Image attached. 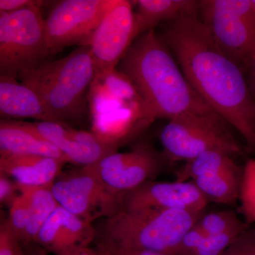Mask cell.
I'll return each mask as SVG.
<instances>
[{"mask_svg": "<svg viewBox=\"0 0 255 255\" xmlns=\"http://www.w3.org/2000/svg\"><path fill=\"white\" fill-rule=\"evenodd\" d=\"M199 11L165 23L157 34L193 90L255 149V97L241 67L220 49Z\"/></svg>", "mask_w": 255, "mask_h": 255, "instance_id": "cell-1", "label": "cell"}, {"mask_svg": "<svg viewBox=\"0 0 255 255\" xmlns=\"http://www.w3.org/2000/svg\"><path fill=\"white\" fill-rule=\"evenodd\" d=\"M155 29L137 37L117 69L131 80L155 118L213 110L189 85Z\"/></svg>", "mask_w": 255, "mask_h": 255, "instance_id": "cell-2", "label": "cell"}, {"mask_svg": "<svg viewBox=\"0 0 255 255\" xmlns=\"http://www.w3.org/2000/svg\"><path fill=\"white\" fill-rule=\"evenodd\" d=\"M88 109L90 131L117 150L140 136L156 119L131 80L117 68L96 75Z\"/></svg>", "mask_w": 255, "mask_h": 255, "instance_id": "cell-3", "label": "cell"}, {"mask_svg": "<svg viewBox=\"0 0 255 255\" xmlns=\"http://www.w3.org/2000/svg\"><path fill=\"white\" fill-rule=\"evenodd\" d=\"M96 75L91 50L82 46L60 59L23 70L17 79L39 96L58 121L66 122L80 120L89 111V92Z\"/></svg>", "mask_w": 255, "mask_h": 255, "instance_id": "cell-4", "label": "cell"}, {"mask_svg": "<svg viewBox=\"0 0 255 255\" xmlns=\"http://www.w3.org/2000/svg\"><path fill=\"white\" fill-rule=\"evenodd\" d=\"M204 212L180 210H122L95 226L97 243L176 255L181 240Z\"/></svg>", "mask_w": 255, "mask_h": 255, "instance_id": "cell-5", "label": "cell"}, {"mask_svg": "<svg viewBox=\"0 0 255 255\" xmlns=\"http://www.w3.org/2000/svg\"><path fill=\"white\" fill-rule=\"evenodd\" d=\"M159 140L170 164L187 162L206 151L231 156L243 152L232 127L214 110L188 112L174 117L161 130Z\"/></svg>", "mask_w": 255, "mask_h": 255, "instance_id": "cell-6", "label": "cell"}, {"mask_svg": "<svg viewBox=\"0 0 255 255\" xmlns=\"http://www.w3.org/2000/svg\"><path fill=\"white\" fill-rule=\"evenodd\" d=\"M199 3L201 20L217 46L248 73L255 59L253 0H202Z\"/></svg>", "mask_w": 255, "mask_h": 255, "instance_id": "cell-7", "label": "cell"}, {"mask_svg": "<svg viewBox=\"0 0 255 255\" xmlns=\"http://www.w3.org/2000/svg\"><path fill=\"white\" fill-rule=\"evenodd\" d=\"M42 5L0 11V74L17 78L51 55Z\"/></svg>", "mask_w": 255, "mask_h": 255, "instance_id": "cell-8", "label": "cell"}, {"mask_svg": "<svg viewBox=\"0 0 255 255\" xmlns=\"http://www.w3.org/2000/svg\"><path fill=\"white\" fill-rule=\"evenodd\" d=\"M52 191L61 207L90 223L122 210L124 195L111 190L85 167L62 172Z\"/></svg>", "mask_w": 255, "mask_h": 255, "instance_id": "cell-9", "label": "cell"}, {"mask_svg": "<svg viewBox=\"0 0 255 255\" xmlns=\"http://www.w3.org/2000/svg\"><path fill=\"white\" fill-rule=\"evenodd\" d=\"M116 0H64L46 19L47 42L51 55L66 47L87 46L96 28Z\"/></svg>", "mask_w": 255, "mask_h": 255, "instance_id": "cell-10", "label": "cell"}, {"mask_svg": "<svg viewBox=\"0 0 255 255\" xmlns=\"http://www.w3.org/2000/svg\"><path fill=\"white\" fill-rule=\"evenodd\" d=\"M164 161L167 159L163 153L143 142L131 150L110 154L85 167L111 190L124 195L147 181L153 180Z\"/></svg>", "mask_w": 255, "mask_h": 255, "instance_id": "cell-11", "label": "cell"}, {"mask_svg": "<svg viewBox=\"0 0 255 255\" xmlns=\"http://www.w3.org/2000/svg\"><path fill=\"white\" fill-rule=\"evenodd\" d=\"M137 37L131 3L116 0L87 45L91 50L97 74L117 69Z\"/></svg>", "mask_w": 255, "mask_h": 255, "instance_id": "cell-12", "label": "cell"}, {"mask_svg": "<svg viewBox=\"0 0 255 255\" xmlns=\"http://www.w3.org/2000/svg\"><path fill=\"white\" fill-rule=\"evenodd\" d=\"M192 181H147L123 196L122 210L160 209L204 212L208 204Z\"/></svg>", "mask_w": 255, "mask_h": 255, "instance_id": "cell-13", "label": "cell"}, {"mask_svg": "<svg viewBox=\"0 0 255 255\" xmlns=\"http://www.w3.org/2000/svg\"><path fill=\"white\" fill-rule=\"evenodd\" d=\"M28 125L55 145L68 163L86 167L118 150L101 141L93 132L78 130L65 122H35Z\"/></svg>", "mask_w": 255, "mask_h": 255, "instance_id": "cell-14", "label": "cell"}, {"mask_svg": "<svg viewBox=\"0 0 255 255\" xmlns=\"http://www.w3.org/2000/svg\"><path fill=\"white\" fill-rule=\"evenodd\" d=\"M96 238L97 230L93 223L59 205L40 229L35 244L56 255L70 248L90 246Z\"/></svg>", "mask_w": 255, "mask_h": 255, "instance_id": "cell-15", "label": "cell"}, {"mask_svg": "<svg viewBox=\"0 0 255 255\" xmlns=\"http://www.w3.org/2000/svg\"><path fill=\"white\" fill-rule=\"evenodd\" d=\"M66 164L46 156H0V172L14 179L18 188L52 187Z\"/></svg>", "mask_w": 255, "mask_h": 255, "instance_id": "cell-16", "label": "cell"}, {"mask_svg": "<svg viewBox=\"0 0 255 255\" xmlns=\"http://www.w3.org/2000/svg\"><path fill=\"white\" fill-rule=\"evenodd\" d=\"M1 119H33L37 122H60L47 109L39 96L16 77L0 75Z\"/></svg>", "mask_w": 255, "mask_h": 255, "instance_id": "cell-17", "label": "cell"}, {"mask_svg": "<svg viewBox=\"0 0 255 255\" xmlns=\"http://www.w3.org/2000/svg\"><path fill=\"white\" fill-rule=\"evenodd\" d=\"M9 155L46 156L68 163L63 154L32 128L28 122L1 119L0 156Z\"/></svg>", "mask_w": 255, "mask_h": 255, "instance_id": "cell-18", "label": "cell"}, {"mask_svg": "<svg viewBox=\"0 0 255 255\" xmlns=\"http://www.w3.org/2000/svg\"><path fill=\"white\" fill-rule=\"evenodd\" d=\"M135 12L138 36L159 25L171 22L184 13L199 11V1L137 0Z\"/></svg>", "mask_w": 255, "mask_h": 255, "instance_id": "cell-19", "label": "cell"}, {"mask_svg": "<svg viewBox=\"0 0 255 255\" xmlns=\"http://www.w3.org/2000/svg\"><path fill=\"white\" fill-rule=\"evenodd\" d=\"M243 169L222 171L193 179L206 200L219 204L233 205L239 199Z\"/></svg>", "mask_w": 255, "mask_h": 255, "instance_id": "cell-20", "label": "cell"}, {"mask_svg": "<svg viewBox=\"0 0 255 255\" xmlns=\"http://www.w3.org/2000/svg\"><path fill=\"white\" fill-rule=\"evenodd\" d=\"M19 190L28 196L30 204L29 223L21 242L25 247L35 244L40 229L59 204L52 187L19 188Z\"/></svg>", "mask_w": 255, "mask_h": 255, "instance_id": "cell-21", "label": "cell"}, {"mask_svg": "<svg viewBox=\"0 0 255 255\" xmlns=\"http://www.w3.org/2000/svg\"><path fill=\"white\" fill-rule=\"evenodd\" d=\"M238 167L232 156L219 151H206L179 167L175 172L176 181L188 182L201 176Z\"/></svg>", "mask_w": 255, "mask_h": 255, "instance_id": "cell-22", "label": "cell"}, {"mask_svg": "<svg viewBox=\"0 0 255 255\" xmlns=\"http://www.w3.org/2000/svg\"><path fill=\"white\" fill-rule=\"evenodd\" d=\"M198 227L208 236H219L237 230H245L248 225L243 223L233 210H225L203 215L197 223Z\"/></svg>", "mask_w": 255, "mask_h": 255, "instance_id": "cell-23", "label": "cell"}, {"mask_svg": "<svg viewBox=\"0 0 255 255\" xmlns=\"http://www.w3.org/2000/svg\"><path fill=\"white\" fill-rule=\"evenodd\" d=\"M239 200L245 223H255V159L247 161L243 168Z\"/></svg>", "mask_w": 255, "mask_h": 255, "instance_id": "cell-24", "label": "cell"}, {"mask_svg": "<svg viewBox=\"0 0 255 255\" xmlns=\"http://www.w3.org/2000/svg\"><path fill=\"white\" fill-rule=\"evenodd\" d=\"M9 209V217L6 220V223L15 236L22 242L30 219V204L28 196L24 193L20 192Z\"/></svg>", "mask_w": 255, "mask_h": 255, "instance_id": "cell-25", "label": "cell"}, {"mask_svg": "<svg viewBox=\"0 0 255 255\" xmlns=\"http://www.w3.org/2000/svg\"><path fill=\"white\" fill-rule=\"evenodd\" d=\"M245 230L233 231L219 236H208L201 246L189 255H222Z\"/></svg>", "mask_w": 255, "mask_h": 255, "instance_id": "cell-26", "label": "cell"}, {"mask_svg": "<svg viewBox=\"0 0 255 255\" xmlns=\"http://www.w3.org/2000/svg\"><path fill=\"white\" fill-rule=\"evenodd\" d=\"M222 255H255V229L246 228Z\"/></svg>", "mask_w": 255, "mask_h": 255, "instance_id": "cell-27", "label": "cell"}, {"mask_svg": "<svg viewBox=\"0 0 255 255\" xmlns=\"http://www.w3.org/2000/svg\"><path fill=\"white\" fill-rule=\"evenodd\" d=\"M23 252L22 243L10 229L5 220L0 226V255H23Z\"/></svg>", "mask_w": 255, "mask_h": 255, "instance_id": "cell-28", "label": "cell"}, {"mask_svg": "<svg viewBox=\"0 0 255 255\" xmlns=\"http://www.w3.org/2000/svg\"><path fill=\"white\" fill-rule=\"evenodd\" d=\"M206 238V235L196 224L183 236L176 255H190L201 246Z\"/></svg>", "mask_w": 255, "mask_h": 255, "instance_id": "cell-29", "label": "cell"}, {"mask_svg": "<svg viewBox=\"0 0 255 255\" xmlns=\"http://www.w3.org/2000/svg\"><path fill=\"white\" fill-rule=\"evenodd\" d=\"M19 188L14 179L0 172V202L4 206L10 207L18 197Z\"/></svg>", "mask_w": 255, "mask_h": 255, "instance_id": "cell-30", "label": "cell"}, {"mask_svg": "<svg viewBox=\"0 0 255 255\" xmlns=\"http://www.w3.org/2000/svg\"><path fill=\"white\" fill-rule=\"evenodd\" d=\"M97 247L109 255H168L148 250L122 248L107 243H97Z\"/></svg>", "mask_w": 255, "mask_h": 255, "instance_id": "cell-31", "label": "cell"}, {"mask_svg": "<svg viewBox=\"0 0 255 255\" xmlns=\"http://www.w3.org/2000/svg\"><path fill=\"white\" fill-rule=\"evenodd\" d=\"M43 4L44 1L38 0H0V11L11 12L28 6Z\"/></svg>", "mask_w": 255, "mask_h": 255, "instance_id": "cell-32", "label": "cell"}, {"mask_svg": "<svg viewBox=\"0 0 255 255\" xmlns=\"http://www.w3.org/2000/svg\"><path fill=\"white\" fill-rule=\"evenodd\" d=\"M56 255H109L99 247L91 248L90 246H78L65 250Z\"/></svg>", "mask_w": 255, "mask_h": 255, "instance_id": "cell-33", "label": "cell"}, {"mask_svg": "<svg viewBox=\"0 0 255 255\" xmlns=\"http://www.w3.org/2000/svg\"><path fill=\"white\" fill-rule=\"evenodd\" d=\"M23 255H48V253L38 245L32 244L24 247Z\"/></svg>", "mask_w": 255, "mask_h": 255, "instance_id": "cell-34", "label": "cell"}, {"mask_svg": "<svg viewBox=\"0 0 255 255\" xmlns=\"http://www.w3.org/2000/svg\"><path fill=\"white\" fill-rule=\"evenodd\" d=\"M248 74H249V78L248 79V84H249L252 93L255 97V59L252 64L251 68L248 71Z\"/></svg>", "mask_w": 255, "mask_h": 255, "instance_id": "cell-35", "label": "cell"}, {"mask_svg": "<svg viewBox=\"0 0 255 255\" xmlns=\"http://www.w3.org/2000/svg\"><path fill=\"white\" fill-rule=\"evenodd\" d=\"M253 4H254V5H255V0H253Z\"/></svg>", "mask_w": 255, "mask_h": 255, "instance_id": "cell-36", "label": "cell"}]
</instances>
